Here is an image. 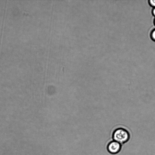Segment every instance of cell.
<instances>
[{
	"label": "cell",
	"mask_w": 155,
	"mask_h": 155,
	"mask_svg": "<svg viewBox=\"0 0 155 155\" xmlns=\"http://www.w3.org/2000/svg\"><path fill=\"white\" fill-rule=\"evenodd\" d=\"M113 140L121 144L129 140L130 135L129 132L125 129L119 127L115 129L112 134Z\"/></svg>",
	"instance_id": "6da1fadb"
},
{
	"label": "cell",
	"mask_w": 155,
	"mask_h": 155,
	"mask_svg": "<svg viewBox=\"0 0 155 155\" xmlns=\"http://www.w3.org/2000/svg\"><path fill=\"white\" fill-rule=\"evenodd\" d=\"M121 148V144L114 140L110 142L107 146L108 151L113 154L119 153Z\"/></svg>",
	"instance_id": "7a4b0ae2"
},
{
	"label": "cell",
	"mask_w": 155,
	"mask_h": 155,
	"mask_svg": "<svg viewBox=\"0 0 155 155\" xmlns=\"http://www.w3.org/2000/svg\"><path fill=\"white\" fill-rule=\"evenodd\" d=\"M150 35L152 39L155 41V29H153Z\"/></svg>",
	"instance_id": "3957f363"
},
{
	"label": "cell",
	"mask_w": 155,
	"mask_h": 155,
	"mask_svg": "<svg viewBox=\"0 0 155 155\" xmlns=\"http://www.w3.org/2000/svg\"><path fill=\"white\" fill-rule=\"evenodd\" d=\"M149 3L150 5L153 8H155V0H150L149 1Z\"/></svg>",
	"instance_id": "277c9868"
},
{
	"label": "cell",
	"mask_w": 155,
	"mask_h": 155,
	"mask_svg": "<svg viewBox=\"0 0 155 155\" xmlns=\"http://www.w3.org/2000/svg\"><path fill=\"white\" fill-rule=\"evenodd\" d=\"M152 13L153 15L155 16V8H153L152 10Z\"/></svg>",
	"instance_id": "5b68a950"
},
{
	"label": "cell",
	"mask_w": 155,
	"mask_h": 155,
	"mask_svg": "<svg viewBox=\"0 0 155 155\" xmlns=\"http://www.w3.org/2000/svg\"><path fill=\"white\" fill-rule=\"evenodd\" d=\"M154 24L155 25V18L154 20Z\"/></svg>",
	"instance_id": "8992f818"
}]
</instances>
